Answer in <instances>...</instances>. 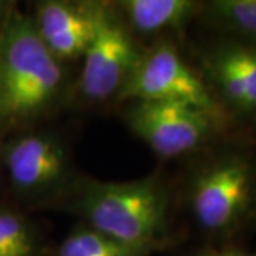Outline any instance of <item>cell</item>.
<instances>
[{"label": "cell", "instance_id": "1", "mask_svg": "<svg viewBox=\"0 0 256 256\" xmlns=\"http://www.w3.org/2000/svg\"><path fill=\"white\" fill-rule=\"evenodd\" d=\"M84 225L154 254L170 239V191L161 175L126 182L77 178L60 204Z\"/></svg>", "mask_w": 256, "mask_h": 256}, {"label": "cell", "instance_id": "2", "mask_svg": "<svg viewBox=\"0 0 256 256\" xmlns=\"http://www.w3.org/2000/svg\"><path fill=\"white\" fill-rule=\"evenodd\" d=\"M66 90L63 63L44 46L32 16L10 9L0 26V126L36 121L54 110Z\"/></svg>", "mask_w": 256, "mask_h": 256}, {"label": "cell", "instance_id": "3", "mask_svg": "<svg viewBox=\"0 0 256 256\" xmlns=\"http://www.w3.org/2000/svg\"><path fill=\"white\" fill-rule=\"evenodd\" d=\"M188 202L196 224L210 234L238 229L256 202V168L240 154H226L194 175Z\"/></svg>", "mask_w": 256, "mask_h": 256}, {"label": "cell", "instance_id": "4", "mask_svg": "<svg viewBox=\"0 0 256 256\" xmlns=\"http://www.w3.org/2000/svg\"><path fill=\"white\" fill-rule=\"evenodd\" d=\"M92 36L82 56L77 88L84 100L102 102L118 98L142 52L134 42L116 4L86 2Z\"/></svg>", "mask_w": 256, "mask_h": 256}, {"label": "cell", "instance_id": "5", "mask_svg": "<svg viewBox=\"0 0 256 256\" xmlns=\"http://www.w3.org/2000/svg\"><path fill=\"white\" fill-rule=\"evenodd\" d=\"M0 160L12 191L34 205H60L78 178L63 141L46 131L12 138L2 146Z\"/></svg>", "mask_w": 256, "mask_h": 256}, {"label": "cell", "instance_id": "6", "mask_svg": "<svg viewBox=\"0 0 256 256\" xmlns=\"http://www.w3.org/2000/svg\"><path fill=\"white\" fill-rule=\"evenodd\" d=\"M118 100L182 102L215 117L220 111L208 84L184 62L170 42H158L142 52Z\"/></svg>", "mask_w": 256, "mask_h": 256}, {"label": "cell", "instance_id": "7", "mask_svg": "<svg viewBox=\"0 0 256 256\" xmlns=\"http://www.w3.org/2000/svg\"><path fill=\"white\" fill-rule=\"evenodd\" d=\"M124 118L156 156L178 158L210 140L218 117L182 102L132 101Z\"/></svg>", "mask_w": 256, "mask_h": 256}, {"label": "cell", "instance_id": "8", "mask_svg": "<svg viewBox=\"0 0 256 256\" xmlns=\"http://www.w3.org/2000/svg\"><path fill=\"white\" fill-rule=\"evenodd\" d=\"M202 67L222 100L242 114L256 112V44L230 40L210 47Z\"/></svg>", "mask_w": 256, "mask_h": 256}, {"label": "cell", "instance_id": "9", "mask_svg": "<svg viewBox=\"0 0 256 256\" xmlns=\"http://www.w3.org/2000/svg\"><path fill=\"white\" fill-rule=\"evenodd\" d=\"M34 28L58 62L82 58L92 36V22L84 3L46 0L36 6Z\"/></svg>", "mask_w": 256, "mask_h": 256}, {"label": "cell", "instance_id": "10", "mask_svg": "<svg viewBox=\"0 0 256 256\" xmlns=\"http://www.w3.org/2000/svg\"><path fill=\"white\" fill-rule=\"evenodd\" d=\"M116 8L131 33L154 36L182 30L200 4L191 0H122Z\"/></svg>", "mask_w": 256, "mask_h": 256}, {"label": "cell", "instance_id": "11", "mask_svg": "<svg viewBox=\"0 0 256 256\" xmlns=\"http://www.w3.org/2000/svg\"><path fill=\"white\" fill-rule=\"evenodd\" d=\"M46 249L43 234L32 220L0 205V256H44Z\"/></svg>", "mask_w": 256, "mask_h": 256}, {"label": "cell", "instance_id": "12", "mask_svg": "<svg viewBox=\"0 0 256 256\" xmlns=\"http://www.w3.org/2000/svg\"><path fill=\"white\" fill-rule=\"evenodd\" d=\"M200 10L212 26L256 44V0H212Z\"/></svg>", "mask_w": 256, "mask_h": 256}, {"label": "cell", "instance_id": "13", "mask_svg": "<svg viewBox=\"0 0 256 256\" xmlns=\"http://www.w3.org/2000/svg\"><path fill=\"white\" fill-rule=\"evenodd\" d=\"M142 249L126 245L87 225L73 229L56 248L53 256H150Z\"/></svg>", "mask_w": 256, "mask_h": 256}, {"label": "cell", "instance_id": "14", "mask_svg": "<svg viewBox=\"0 0 256 256\" xmlns=\"http://www.w3.org/2000/svg\"><path fill=\"white\" fill-rule=\"evenodd\" d=\"M198 256H256V252H248V250L236 249V248H226V249H220V250H210Z\"/></svg>", "mask_w": 256, "mask_h": 256}, {"label": "cell", "instance_id": "15", "mask_svg": "<svg viewBox=\"0 0 256 256\" xmlns=\"http://www.w3.org/2000/svg\"><path fill=\"white\" fill-rule=\"evenodd\" d=\"M0 161H2V160H0Z\"/></svg>", "mask_w": 256, "mask_h": 256}]
</instances>
